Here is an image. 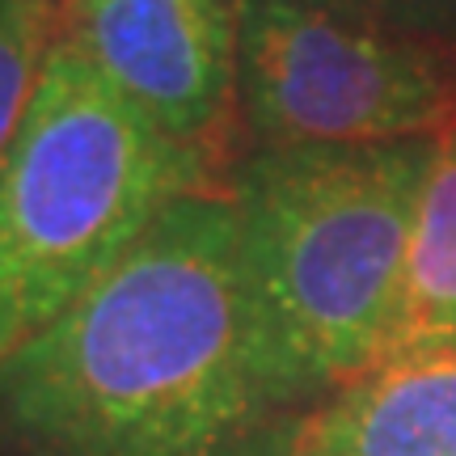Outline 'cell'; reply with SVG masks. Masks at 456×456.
<instances>
[{
    "label": "cell",
    "mask_w": 456,
    "mask_h": 456,
    "mask_svg": "<svg viewBox=\"0 0 456 456\" xmlns=\"http://www.w3.org/2000/svg\"><path fill=\"white\" fill-rule=\"evenodd\" d=\"M317 410L254 309L224 186L174 199L110 275L0 359L9 456H296Z\"/></svg>",
    "instance_id": "cell-1"
},
{
    "label": "cell",
    "mask_w": 456,
    "mask_h": 456,
    "mask_svg": "<svg viewBox=\"0 0 456 456\" xmlns=\"http://www.w3.org/2000/svg\"><path fill=\"white\" fill-rule=\"evenodd\" d=\"M431 140L262 148L228 195L279 363L313 402L389 359Z\"/></svg>",
    "instance_id": "cell-2"
},
{
    "label": "cell",
    "mask_w": 456,
    "mask_h": 456,
    "mask_svg": "<svg viewBox=\"0 0 456 456\" xmlns=\"http://www.w3.org/2000/svg\"><path fill=\"white\" fill-rule=\"evenodd\" d=\"M212 186L182 144L55 34L0 165V359L123 262L174 199Z\"/></svg>",
    "instance_id": "cell-3"
},
{
    "label": "cell",
    "mask_w": 456,
    "mask_h": 456,
    "mask_svg": "<svg viewBox=\"0 0 456 456\" xmlns=\"http://www.w3.org/2000/svg\"><path fill=\"white\" fill-rule=\"evenodd\" d=\"M237 102L262 148L436 140L456 123V55L317 0H241Z\"/></svg>",
    "instance_id": "cell-4"
},
{
    "label": "cell",
    "mask_w": 456,
    "mask_h": 456,
    "mask_svg": "<svg viewBox=\"0 0 456 456\" xmlns=\"http://www.w3.org/2000/svg\"><path fill=\"white\" fill-rule=\"evenodd\" d=\"M60 38L161 131L212 152L237 98L241 0H60Z\"/></svg>",
    "instance_id": "cell-5"
},
{
    "label": "cell",
    "mask_w": 456,
    "mask_h": 456,
    "mask_svg": "<svg viewBox=\"0 0 456 456\" xmlns=\"http://www.w3.org/2000/svg\"><path fill=\"white\" fill-rule=\"evenodd\" d=\"M296 456H456V355L393 359L351 380Z\"/></svg>",
    "instance_id": "cell-6"
},
{
    "label": "cell",
    "mask_w": 456,
    "mask_h": 456,
    "mask_svg": "<svg viewBox=\"0 0 456 456\" xmlns=\"http://www.w3.org/2000/svg\"><path fill=\"white\" fill-rule=\"evenodd\" d=\"M456 355V123L431 140L389 359Z\"/></svg>",
    "instance_id": "cell-7"
},
{
    "label": "cell",
    "mask_w": 456,
    "mask_h": 456,
    "mask_svg": "<svg viewBox=\"0 0 456 456\" xmlns=\"http://www.w3.org/2000/svg\"><path fill=\"white\" fill-rule=\"evenodd\" d=\"M55 34L60 0H0V165L30 110Z\"/></svg>",
    "instance_id": "cell-8"
},
{
    "label": "cell",
    "mask_w": 456,
    "mask_h": 456,
    "mask_svg": "<svg viewBox=\"0 0 456 456\" xmlns=\"http://www.w3.org/2000/svg\"><path fill=\"white\" fill-rule=\"evenodd\" d=\"M317 4L368 13V17H380V21H427V17L456 13V0H317Z\"/></svg>",
    "instance_id": "cell-9"
}]
</instances>
